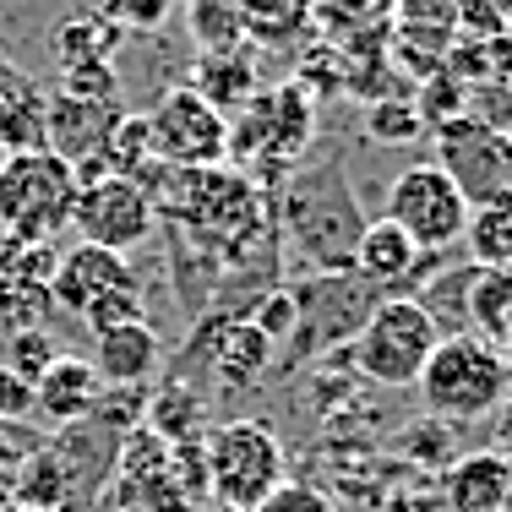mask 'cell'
I'll use <instances>...</instances> for the list:
<instances>
[{
  "label": "cell",
  "mask_w": 512,
  "mask_h": 512,
  "mask_svg": "<svg viewBox=\"0 0 512 512\" xmlns=\"http://www.w3.org/2000/svg\"><path fill=\"white\" fill-rule=\"evenodd\" d=\"M278 218H284V240L306 256L316 273H349L355 267V240L365 218L338 164L300 169L289 180L284 202H278Z\"/></svg>",
  "instance_id": "6da1fadb"
},
{
  "label": "cell",
  "mask_w": 512,
  "mask_h": 512,
  "mask_svg": "<svg viewBox=\"0 0 512 512\" xmlns=\"http://www.w3.org/2000/svg\"><path fill=\"white\" fill-rule=\"evenodd\" d=\"M420 398L436 420H453V425H469V420H485L496 414V404L507 398L512 387V365L496 344L474 333H458V338H442L436 355L425 360L420 371Z\"/></svg>",
  "instance_id": "7a4b0ae2"
},
{
  "label": "cell",
  "mask_w": 512,
  "mask_h": 512,
  "mask_svg": "<svg viewBox=\"0 0 512 512\" xmlns=\"http://www.w3.org/2000/svg\"><path fill=\"white\" fill-rule=\"evenodd\" d=\"M77 207V169L60 153H11L0 164V235L55 246V235L71 229Z\"/></svg>",
  "instance_id": "3957f363"
},
{
  "label": "cell",
  "mask_w": 512,
  "mask_h": 512,
  "mask_svg": "<svg viewBox=\"0 0 512 512\" xmlns=\"http://www.w3.org/2000/svg\"><path fill=\"white\" fill-rule=\"evenodd\" d=\"M50 300H55V311L77 316L88 333L148 316L142 311V284H137V273H131V262L120 251L88 246V240L60 251L55 278H50Z\"/></svg>",
  "instance_id": "277c9868"
},
{
  "label": "cell",
  "mask_w": 512,
  "mask_h": 512,
  "mask_svg": "<svg viewBox=\"0 0 512 512\" xmlns=\"http://www.w3.org/2000/svg\"><path fill=\"white\" fill-rule=\"evenodd\" d=\"M207 502L251 512L267 491L284 485V442L262 420H224L202 436Z\"/></svg>",
  "instance_id": "5b68a950"
},
{
  "label": "cell",
  "mask_w": 512,
  "mask_h": 512,
  "mask_svg": "<svg viewBox=\"0 0 512 512\" xmlns=\"http://www.w3.org/2000/svg\"><path fill=\"white\" fill-rule=\"evenodd\" d=\"M436 344H442V333H436L431 316L409 295H387L355 327V365L376 387H414L425 360L436 355Z\"/></svg>",
  "instance_id": "8992f818"
},
{
  "label": "cell",
  "mask_w": 512,
  "mask_h": 512,
  "mask_svg": "<svg viewBox=\"0 0 512 512\" xmlns=\"http://www.w3.org/2000/svg\"><path fill=\"white\" fill-rule=\"evenodd\" d=\"M387 224H398L404 235L420 246L425 256L463 246V229H469V202L453 186L442 164H414L387 186Z\"/></svg>",
  "instance_id": "52a82bcc"
},
{
  "label": "cell",
  "mask_w": 512,
  "mask_h": 512,
  "mask_svg": "<svg viewBox=\"0 0 512 512\" xmlns=\"http://www.w3.org/2000/svg\"><path fill=\"white\" fill-rule=\"evenodd\" d=\"M436 164L453 175L463 202L474 207H507L512 202V131H496L485 120H447L436 137Z\"/></svg>",
  "instance_id": "ba28073f"
},
{
  "label": "cell",
  "mask_w": 512,
  "mask_h": 512,
  "mask_svg": "<svg viewBox=\"0 0 512 512\" xmlns=\"http://www.w3.org/2000/svg\"><path fill=\"white\" fill-rule=\"evenodd\" d=\"M148 131L158 164L169 169H218L229 158V120L186 82L148 109Z\"/></svg>",
  "instance_id": "9c48e42d"
},
{
  "label": "cell",
  "mask_w": 512,
  "mask_h": 512,
  "mask_svg": "<svg viewBox=\"0 0 512 512\" xmlns=\"http://www.w3.org/2000/svg\"><path fill=\"white\" fill-rule=\"evenodd\" d=\"M71 229L77 240L104 251H137L153 240L158 229V207L153 197L126 175H99V180H82L77 186V207H71Z\"/></svg>",
  "instance_id": "30bf717a"
},
{
  "label": "cell",
  "mask_w": 512,
  "mask_h": 512,
  "mask_svg": "<svg viewBox=\"0 0 512 512\" xmlns=\"http://www.w3.org/2000/svg\"><path fill=\"white\" fill-rule=\"evenodd\" d=\"M311 99L300 93V82H284V88H267L246 104V120L229 126V153H256L273 158V164H295L311 142Z\"/></svg>",
  "instance_id": "8fae6325"
},
{
  "label": "cell",
  "mask_w": 512,
  "mask_h": 512,
  "mask_svg": "<svg viewBox=\"0 0 512 512\" xmlns=\"http://www.w3.org/2000/svg\"><path fill=\"white\" fill-rule=\"evenodd\" d=\"M164 360V344H158L153 322L137 316V322H115L93 333V355L88 365L104 376V387H142Z\"/></svg>",
  "instance_id": "7c38bea8"
},
{
  "label": "cell",
  "mask_w": 512,
  "mask_h": 512,
  "mask_svg": "<svg viewBox=\"0 0 512 512\" xmlns=\"http://www.w3.org/2000/svg\"><path fill=\"white\" fill-rule=\"evenodd\" d=\"M104 398V376L93 371L82 355H55L50 371L33 382V420H50L55 431L60 425H77L99 409Z\"/></svg>",
  "instance_id": "4fadbf2b"
},
{
  "label": "cell",
  "mask_w": 512,
  "mask_h": 512,
  "mask_svg": "<svg viewBox=\"0 0 512 512\" xmlns=\"http://www.w3.org/2000/svg\"><path fill=\"white\" fill-rule=\"evenodd\" d=\"M44 104H50V93L0 55V148L44 153Z\"/></svg>",
  "instance_id": "5bb4252c"
},
{
  "label": "cell",
  "mask_w": 512,
  "mask_h": 512,
  "mask_svg": "<svg viewBox=\"0 0 512 512\" xmlns=\"http://www.w3.org/2000/svg\"><path fill=\"white\" fill-rule=\"evenodd\" d=\"M425 251L414 246L398 224H387V218H376V224L360 229L355 240V273L365 284H382V289H398V284H414V273H420Z\"/></svg>",
  "instance_id": "9a60e30c"
},
{
  "label": "cell",
  "mask_w": 512,
  "mask_h": 512,
  "mask_svg": "<svg viewBox=\"0 0 512 512\" xmlns=\"http://www.w3.org/2000/svg\"><path fill=\"white\" fill-rule=\"evenodd\" d=\"M186 88H197L224 120L235 115V109H246L256 93H262V88H256V71L240 55H202L197 60V77H191Z\"/></svg>",
  "instance_id": "2e32d148"
},
{
  "label": "cell",
  "mask_w": 512,
  "mask_h": 512,
  "mask_svg": "<svg viewBox=\"0 0 512 512\" xmlns=\"http://www.w3.org/2000/svg\"><path fill=\"white\" fill-rule=\"evenodd\" d=\"M142 425H148V431H153L164 447L197 442V436H202V398L191 393L186 382H169L158 398H148V409H142Z\"/></svg>",
  "instance_id": "e0dca14e"
},
{
  "label": "cell",
  "mask_w": 512,
  "mask_h": 512,
  "mask_svg": "<svg viewBox=\"0 0 512 512\" xmlns=\"http://www.w3.org/2000/svg\"><path fill=\"white\" fill-rule=\"evenodd\" d=\"M306 22H311V0H240V28L267 50L295 44L306 33Z\"/></svg>",
  "instance_id": "ac0fdd59"
},
{
  "label": "cell",
  "mask_w": 512,
  "mask_h": 512,
  "mask_svg": "<svg viewBox=\"0 0 512 512\" xmlns=\"http://www.w3.org/2000/svg\"><path fill=\"white\" fill-rule=\"evenodd\" d=\"M120 39H126V33H120L104 11H88V17H66V22H60L50 44H55L60 66H82V60H115Z\"/></svg>",
  "instance_id": "d6986e66"
},
{
  "label": "cell",
  "mask_w": 512,
  "mask_h": 512,
  "mask_svg": "<svg viewBox=\"0 0 512 512\" xmlns=\"http://www.w3.org/2000/svg\"><path fill=\"white\" fill-rule=\"evenodd\" d=\"M469 333L485 344H502L512 333V273H491L480 267L469 284Z\"/></svg>",
  "instance_id": "ffe728a7"
},
{
  "label": "cell",
  "mask_w": 512,
  "mask_h": 512,
  "mask_svg": "<svg viewBox=\"0 0 512 512\" xmlns=\"http://www.w3.org/2000/svg\"><path fill=\"white\" fill-rule=\"evenodd\" d=\"M453 502L463 512H502V485H507V453H474L453 469Z\"/></svg>",
  "instance_id": "44dd1931"
},
{
  "label": "cell",
  "mask_w": 512,
  "mask_h": 512,
  "mask_svg": "<svg viewBox=\"0 0 512 512\" xmlns=\"http://www.w3.org/2000/svg\"><path fill=\"white\" fill-rule=\"evenodd\" d=\"M463 246H469L474 267L512 273V202L507 207H474L469 229H463Z\"/></svg>",
  "instance_id": "7402d4cb"
},
{
  "label": "cell",
  "mask_w": 512,
  "mask_h": 512,
  "mask_svg": "<svg viewBox=\"0 0 512 512\" xmlns=\"http://www.w3.org/2000/svg\"><path fill=\"white\" fill-rule=\"evenodd\" d=\"M186 28L202 55H240L246 28H240V0H191Z\"/></svg>",
  "instance_id": "603a6c76"
},
{
  "label": "cell",
  "mask_w": 512,
  "mask_h": 512,
  "mask_svg": "<svg viewBox=\"0 0 512 512\" xmlns=\"http://www.w3.org/2000/svg\"><path fill=\"white\" fill-rule=\"evenodd\" d=\"M267 355H273V344H267L251 322L224 327V338H218V371H224L229 387H251L256 376L267 371Z\"/></svg>",
  "instance_id": "cb8c5ba5"
},
{
  "label": "cell",
  "mask_w": 512,
  "mask_h": 512,
  "mask_svg": "<svg viewBox=\"0 0 512 512\" xmlns=\"http://www.w3.org/2000/svg\"><path fill=\"white\" fill-rule=\"evenodd\" d=\"M11 496H17V507H55V512H66V474H60V463H55L50 447H39V453H28L17 463Z\"/></svg>",
  "instance_id": "d4e9b609"
},
{
  "label": "cell",
  "mask_w": 512,
  "mask_h": 512,
  "mask_svg": "<svg viewBox=\"0 0 512 512\" xmlns=\"http://www.w3.org/2000/svg\"><path fill=\"white\" fill-rule=\"evenodd\" d=\"M55 300L44 284H22V278L0 273V338L11 333H28V327H50Z\"/></svg>",
  "instance_id": "484cf974"
},
{
  "label": "cell",
  "mask_w": 512,
  "mask_h": 512,
  "mask_svg": "<svg viewBox=\"0 0 512 512\" xmlns=\"http://www.w3.org/2000/svg\"><path fill=\"white\" fill-rule=\"evenodd\" d=\"M55 355H66V349L55 344L50 327H28V333H11V338H6V355H0V360H6L17 376L39 382V376L50 371V360H55Z\"/></svg>",
  "instance_id": "4316f807"
},
{
  "label": "cell",
  "mask_w": 512,
  "mask_h": 512,
  "mask_svg": "<svg viewBox=\"0 0 512 512\" xmlns=\"http://www.w3.org/2000/svg\"><path fill=\"white\" fill-rule=\"evenodd\" d=\"M60 93L88 99V104H120V77H115L109 60H82V66L60 71Z\"/></svg>",
  "instance_id": "83f0119b"
},
{
  "label": "cell",
  "mask_w": 512,
  "mask_h": 512,
  "mask_svg": "<svg viewBox=\"0 0 512 512\" xmlns=\"http://www.w3.org/2000/svg\"><path fill=\"white\" fill-rule=\"evenodd\" d=\"M55 262H60L55 246H28V240H6V246H0V273L22 278V284H44V289H50Z\"/></svg>",
  "instance_id": "f1b7e54d"
},
{
  "label": "cell",
  "mask_w": 512,
  "mask_h": 512,
  "mask_svg": "<svg viewBox=\"0 0 512 512\" xmlns=\"http://www.w3.org/2000/svg\"><path fill=\"white\" fill-rule=\"evenodd\" d=\"M169 6H175V0H99V11L115 22L120 33H153V28H164Z\"/></svg>",
  "instance_id": "f546056e"
},
{
  "label": "cell",
  "mask_w": 512,
  "mask_h": 512,
  "mask_svg": "<svg viewBox=\"0 0 512 512\" xmlns=\"http://www.w3.org/2000/svg\"><path fill=\"white\" fill-rule=\"evenodd\" d=\"M251 512H338V507H333V496L316 491V485H306V480H284L278 491H267Z\"/></svg>",
  "instance_id": "4dcf8cb0"
},
{
  "label": "cell",
  "mask_w": 512,
  "mask_h": 512,
  "mask_svg": "<svg viewBox=\"0 0 512 512\" xmlns=\"http://www.w3.org/2000/svg\"><path fill=\"white\" fill-rule=\"evenodd\" d=\"M256 333L267 338V344H278V338H289L300 327V306H295V295H289V289H273V295L262 300V306H256Z\"/></svg>",
  "instance_id": "1f68e13d"
},
{
  "label": "cell",
  "mask_w": 512,
  "mask_h": 512,
  "mask_svg": "<svg viewBox=\"0 0 512 512\" xmlns=\"http://www.w3.org/2000/svg\"><path fill=\"white\" fill-rule=\"evenodd\" d=\"M365 131H371L376 142H409V137H420V109H409V104H376L371 115H365Z\"/></svg>",
  "instance_id": "d6a6232c"
},
{
  "label": "cell",
  "mask_w": 512,
  "mask_h": 512,
  "mask_svg": "<svg viewBox=\"0 0 512 512\" xmlns=\"http://www.w3.org/2000/svg\"><path fill=\"white\" fill-rule=\"evenodd\" d=\"M22 420H33V382L0 360V425H22Z\"/></svg>",
  "instance_id": "836d02e7"
},
{
  "label": "cell",
  "mask_w": 512,
  "mask_h": 512,
  "mask_svg": "<svg viewBox=\"0 0 512 512\" xmlns=\"http://www.w3.org/2000/svg\"><path fill=\"white\" fill-rule=\"evenodd\" d=\"M502 512H512V453H507V485H502Z\"/></svg>",
  "instance_id": "e575fe53"
},
{
  "label": "cell",
  "mask_w": 512,
  "mask_h": 512,
  "mask_svg": "<svg viewBox=\"0 0 512 512\" xmlns=\"http://www.w3.org/2000/svg\"><path fill=\"white\" fill-rule=\"evenodd\" d=\"M202 512H240V507H224V502H207Z\"/></svg>",
  "instance_id": "d590c367"
},
{
  "label": "cell",
  "mask_w": 512,
  "mask_h": 512,
  "mask_svg": "<svg viewBox=\"0 0 512 512\" xmlns=\"http://www.w3.org/2000/svg\"><path fill=\"white\" fill-rule=\"evenodd\" d=\"M11 512H55V507H11Z\"/></svg>",
  "instance_id": "8d00e7d4"
},
{
  "label": "cell",
  "mask_w": 512,
  "mask_h": 512,
  "mask_svg": "<svg viewBox=\"0 0 512 512\" xmlns=\"http://www.w3.org/2000/svg\"><path fill=\"white\" fill-rule=\"evenodd\" d=\"M0 512H11V507H6V496H0Z\"/></svg>",
  "instance_id": "74e56055"
},
{
  "label": "cell",
  "mask_w": 512,
  "mask_h": 512,
  "mask_svg": "<svg viewBox=\"0 0 512 512\" xmlns=\"http://www.w3.org/2000/svg\"><path fill=\"white\" fill-rule=\"evenodd\" d=\"M6 158H11V153H6V148H0V164H6Z\"/></svg>",
  "instance_id": "f35d334b"
}]
</instances>
